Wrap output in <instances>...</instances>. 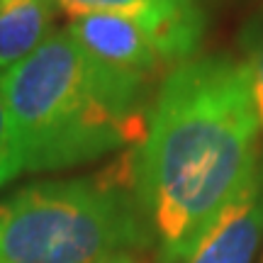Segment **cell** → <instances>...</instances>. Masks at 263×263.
<instances>
[{"label":"cell","instance_id":"4","mask_svg":"<svg viewBox=\"0 0 263 263\" xmlns=\"http://www.w3.org/2000/svg\"><path fill=\"white\" fill-rule=\"evenodd\" d=\"M71 17L112 12L139 25L173 71L195 59L205 37V12L197 0H54Z\"/></svg>","mask_w":263,"mask_h":263},{"label":"cell","instance_id":"8","mask_svg":"<svg viewBox=\"0 0 263 263\" xmlns=\"http://www.w3.org/2000/svg\"><path fill=\"white\" fill-rule=\"evenodd\" d=\"M239 44L246 57V68L251 76V93H254L256 115H258V124L263 132V10L256 12L254 17L241 27L239 34Z\"/></svg>","mask_w":263,"mask_h":263},{"label":"cell","instance_id":"5","mask_svg":"<svg viewBox=\"0 0 263 263\" xmlns=\"http://www.w3.org/2000/svg\"><path fill=\"white\" fill-rule=\"evenodd\" d=\"M68 32L85 54L115 71L139 76L149 83L171 71L154 39L129 17L112 12H90L73 17Z\"/></svg>","mask_w":263,"mask_h":263},{"label":"cell","instance_id":"12","mask_svg":"<svg viewBox=\"0 0 263 263\" xmlns=\"http://www.w3.org/2000/svg\"><path fill=\"white\" fill-rule=\"evenodd\" d=\"M261 263H263V256H261Z\"/></svg>","mask_w":263,"mask_h":263},{"label":"cell","instance_id":"2","mask_svg":"<svg viewBox=\"0 0 263 263\" xmlns=\"http://www.w3.org/2000/svg\"><path fill=\"white\" fill-rule=\"evenodd\" d=\"M0 88L29 173L139 146L154 105V83L95 61L68 29L49 34L0 78Z\"/></svg>","mask_w":263,"mask_h":263},{"label":"cell","instance_id":"9","mask_svg":"<svg viewBox=\"0 0 263 263\" xmlns=\"http://www.w3.org/2000/svg\"><path fill=\"white\" fill-rule=\"evenodd\" d=\"M22 171H25L22 168V156H20L15 129L10 122L8 103H5V95L0 88V188L12 183Z\"/></svg>","mask_w":263,"mask_h":263},{"label":"cell","instance_id":"7","mask_svg":"<svg viewBox=\"0 0 263 263\" xmlns=\"http://www.w3.org/2000/svg\"><path fill=\"white\" fill-rule=\"evenodd\" d=\"M54 0H8L0 5V78L49 37Z\"/></svg>","mask_w":263,"mask_h":263},{"label":"cell","instance_id":"10","mask_svg":"<svg viewBox=\"0 0 263 263\" xmlns=\"http://www.w3.org/2000/svg\"><path fill=\"white\" fill-rule=\"evenodd\" d=\"M100 263H146L141 258V254H117V256H110Z\"/></svg>","mask_w":263,"mask_h":263},{"label":"cell","instance_id":"11","mask_svg":"<svg viewBox=\"0 0 263 263\" xmlns=\"http://www.w3.org/2000/svg\"><path fill=\"white\" fill-rule=\"evenodd\" d=\"M5 3H8V0H0V5H5Z\"/></svg>","mask_w":263,"mask_h":263},{"label":"cell","instance_id":"1","mask_svg":"<svg viewBox=\"0 0 263 263\" xmlns=\"http://www.w3.org/2000/svg\"><path fill=\"white\" fill-rule=\"evenodd\" d=\"M261 124L244 61L195 57L163 76L149 127L132 149L156 261L178 263L251 178Z\"/></svg>","mask_w":263,"mask_h":263},{"label":"cell","instance_id":"3","mask_svg":"<svg viewBox=\"0 0 263 263\" xmlns=\"http://www.w3.org/2000/svg\"><path fill=\"white\" fill-rule=\"evenodd\" d=\"M149 246L132 149L93 176L34 183L0 200V263H100Z\"/></svg>","mask_w":263,"mask_h":263},{"label":"cell","instance_id":"6","mask_svg":"<svg viewBox=\"0 0 263 263\" xmlns=\"http://www.w3.org/2000/svg\"><path fill=\"white\" fill-rule=\"evenodd\" d=\"M263 241V154L251 178L178 263H254Z\"/></svg>","mask_w":263,"mask_h":263}]
</instances>
